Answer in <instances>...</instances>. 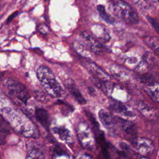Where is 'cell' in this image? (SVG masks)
Listing matches in <instances>:
<instances>
[{
  "label": "cell",
  "instance_id": "cell-28",
  "mask_svg": "<svg viewBox=\"0 0 159 159\" xmlns=\"http://www.w3.org/2000/svg\"><path fill=\"white\" fill-rule=\"evenodd\" d=\"M77 159H92V158L88 154H83L80 155Z\"/></svg>",
  "mask_w": 159,
  "mask_h": 159
},
{
  "label": "cell",
  "instance_id": "cell-23",
  "mask_svg": "<svg viewBox=\"0 0 159 159\" xmlns=\"http://www.w3.org/2000/svg\"><path fill=\"white\" fill-rule=\"evenodd\" d=\"M37 30L40 34L46 35L49 32V28L45 24H40L37 26Z\"/></svg>",
  "mask_w": 159,
  "mask_h": 159
},
{
  "label": "cell",
  "instance_id": "cell-2",
  "mask_svg": "<svg viewBox=\"0 0 159 159\" xmlns=\"http://www.w3.org/2000/svg\"><path fill=\"white\" fill-rule=\"evenodd\" d=\"M113 10L115 14L129 24H136L139 21L138 14L133 8L122 0H113Z\"/></svg>",
  "mask_w": 159,
  "mask_h": 159
},
{
  "label": "cell",
  "instance_id": "cell-13",
  "mask_svg": "<svg viewBox=\"0 0 159 159\" xmlns=\"http://www.w3.org/2000/svg\"><path fill=\"white\" fill-rule=\"evenodd\" d=\"M54 132L58 136L61 140L67 144H72L74 139L72 132L63 126L56 127L54 128Z\"/></svg>",
  "mask_w": 159,
  "mask_h": 159
},
{
  "label": "cell",
  "instance_id": "cell-1",
  "mask_svg": "<svg viewBox=\"0 0 159 159\" xmlns=\"http://www.w3.org/2000/svg\"><path fill=\"white\" fill-rule=\"evenodd\" d=\"M37 77L47 93L52 98L61 97L63 90L54 74L47 66L42 65L37 69Z\"/></svg>",
  "mask_w": 159,
  "mask_h": 159
},
{
  "label": "cell",
  "instance_id": "cell-29",
  "mask_svg": "<svg viewBox=\"0 0 159 159\" xmlns=\"http://www.w3.org/2000/svg\"><path fill=\"white\" fill-rule=\"evenodd\" d=\"M34 52H35L36 54H38L39 55H43V51H42L41 50L39 49H35L34 50Z\"/></svg>",
  "mask_w": 159,
  "mask_h": 159
},
{
  "label": "cell",
  "instance_id": "cell-12",
  "mask_svg": "<svg viewBox=\"0 0 159 159\" xmlns=\"http://www.w3.org/2000/svg\"><path fill=\"white\" fill-rule=\"evenodd\" d=\"M144 91L154 102L159 103V83L148 82L144 86Z\"/></svg>",
  "mask_w": 159,
  "mask_h": 159
},
{
  "label": "cell",
  "instance_id": "cell-25",
  "mask_svg": "<svg viewBox=\"0 0 159 159\" xmlns=\"http://www.w3.org/2000/svg\"><path fill=\"white\" fill-rule=\"evenodd\" d=\"M136 3H138L141 6H144L147 7V3H148L147 0H134Z\"/></svg>",
  "mask_w": 159,
  "mask_h": 159
},
{
  "label": "cell",
  "instance_id": "cell-17",
  "mask_svg": "<svg viewBox=\"0 0 159 159\" xmlns=\"http://www.w3.org/2000/svg\"><path fill=\"white\" fill-rule=\"evenodd\" d=\"M144 43L152 51L159 53V38L156 36H147L144 39Z\"/></svg>",
  "mask_w": 159,
  "mask_h": 159
},
{
  "label": "cell",
  "instance_id": "cell-31",
  "mask_svg": "<svg viewBox=\"0 0 159 159\" xmlns=\"http://www.w3.org/2000/svg\"><path fill=\"white\" fill-rule=\"evenodd\" d=\"M139 159H148V158H146V157H142V158H140Z\"/></svg>",
  "mask_w": 159,
  "mask_h": 159
},
{
  "label": "cell",
  "instance_id": "cell-5",
  "mask_svg": "<svg viewBox=\"0 0 159 159\" xmlns=\"http://www.w3.org/2000/svg\"><path fill=\"white\" fill-rule=\"evenodd\" d=\"M6 85L9 90L10 94L11 96L17 98L24 103H27L30 95L26 87L21 83L10 78L6 81Z\"/></svg>",
  "mask_w": 159,
  "mask_h": 159
},
{
  "label": "cell",
  "instance_id": "cell-22",
  "mask_svg": "<svg viewBox=\"0 0 159 159\" xmlns=\"http://www.w3.org/2000/svg\"><path fill=\"white\" fill-rule=\"evenodd\" d=\"M147 18L148 21L151 24L154 30L159 34V20L152 17H149V16H147Z\"/></svg>",
  "mask_w": 159,
  "mask_h": 159
},
{
  "label": "cell",
  "instance_id": "cell-19",
  "mask_svg": "<svg viewBox=\"0 0 159 159\" xmlns=\"http://www.w3.org/2000/svg\"><path fill=\"white\" fill-rule=\"evenodd\" d=\"M97 10L99 12V14L101 16L102 18L106 21V22L109 23V24H113L114 22V18H113L111 16L107 14L105 8L102 5H98L97 6Z\"/></svg>",
  "mask_w": 159,
  "mask_h": 159
},
{
  "label": "cell",
  "instance_id": "cell-26",
  "mask_svg": "<svg viewBox=\"0 0 159 159\" xmlns=\"http://www.w3.org/2000/svg\"><path fill=\"white\" fill-rule=\"evenodd\" d=\"M18 15V11H16V12L13 13L11 16H10L9 17H8L7 21H6L7 24H9L10 22H11V21H13V19L14 18H16V16H17Z\"/></svg>",
  "mask_w": 159,
  "mask_h": 159
},
{
  "label": "cell",
  "instance_id": "cell-7",
  "mask_svg": "<svg viewBox=\"0 0 159 159\" xmlns=\"http://www.w3.org/2000/svg\"><path fill=\"white\" fill-rule=\"evenodd\" d=\"M84 63L87 69L99 81H106L110 79V76L94 62L85 60Z\"/></svg>",
  "mask_w": 159,
  "mask_h": 159
},
{
  "label": "cell",
  "instance_id": "cell-21",
  "mask_svg": "<svg viewBox=\"0 0 159 159\" xmlns=\"http://www.w3.org/2000/svg\"><path fill=\"white\" fill-rule=\"evenodd\" d=\"M74 48L76 50V51L83 57H88L87 54V51L85 49V47H83L81 44H80L78 43H74Z\"/></svg>",
  "mask_w": 159,
  "mask_h": 159
},
{
  "label": "cell",
  "instance_id": "cell-3",
  "mask_svg": "<svg viewBox=\"0 0 159 159\" xmlns=\"http://www.w3.org/2000/svg\"><path fill=\"white\" fill-rule=\"evenodd\" d=\"M99 87L105 93L119 103L128 102L130 99V95L128 91L122 87L114 84L108 81H99Z\"/></svg>",
  "mask_w": 159,
  "mask_h": 159
},
{
  "label": "cell",
  "instance_id": "cell-18",
  "mask_svg": "<svg viewBox=\"0 0 159 159\" xmlns=\"http://www.w3.org/2000/svg\"><path fill=\"white\" fill-rule=\"evenodd\" d=\"M27 159H45V156L40 149L32 147L28 150Z\"/></svg>",
  "mask_w": 159,
  "mask_h": 159
},
{
  "label": "cell",
  "instance_id": "cell-14",
  "mask_svg": "<svg viewBox=\"0 0 159 159\" xmlns=\"http://www.w3.org/2000/svg\"><path fill=\"white\" fill-rule=\"evenodd\" d=\"M99 119L105 127H111L115 124L114 118L111 113L105 109H102L98 113Z\"/></svg>",
  "mask_w": 159,
  "mask_h": 159
},
{
  "label": "cell",
  "instance_id": "cell-27",
  "mask_svg": "<svg viewBox=\"0 0 159 159\" xmlns=\"http://www.w3.org/2000/svg\"><path fill=\"white\" fill-rule=\"evenodd\" d=\"M40 91H36V98L38 99V100H40V101H43V100H44L45 98H46V95L43 93L41 95H40Z\"/></svg>",
  "mask_w": 159,
  "mask_h": 159
},
{
  "label": "cell",
  "instance_id": "cell-16",
  "mask_svg": "<svg viewBox=\"0 0 159 159\" xmlns=\"http://www.w3.org/2000/svg\"><path fill=\"white\" fill-rule=\"evenodd\" d=\"M35 116L37 121L40 122L46 129L49 128V114L44 109L38 108L36 110Z\"/></svg>",
  "mask_w": 159,
  "mask_h": 159
},
{
  "label": "cell",
  "instance_id": "cell-8",
  "mask_svg": "<svg viewBox=\"0 0 159 159\" xmlns=\"http://www.w3.org/2000/svg\"><path fill=\"white\" fill-rule=\"evenodd\" d=\"M81 36L92 52L98 54H102L103 52L102 45L99 43L95 37L90 34L88 32H83L81 34Z\"/></svg>",
  "mask_w": 159,
  "mask_h": 159
},
{
  "label": "cell",
  "instance_id": "cell-20",
  "mask_svg": "<svg viewBox=\"0 0 159 159\" xmlns=\"http://www.w3.org/2000/svg\"><path fill=\"white\" fill-rule=\"evenodd\" d=\"M0 132L3 133L4 134H7L10 132L9 125H7L4 118L1 115H0Z\"/></svg>",
  "mask_w": 159,
  "mask_h": 159
},
{
  "label": "cell",
  "instance_id": "cell-6",
  "mask_svg": "<svg viewBox=\"0 0 159 159\" xmlns=\"http://www.w3.org/2000/svg\"><path fill=\"white\" fill-rule=\"evenodd\" d=\"M136 151L142 155L151 154L154 150V145L152 140L146 138H138L134 141Z\"/></svg>",
  "mask_w": 159,
  "mask_h": 159
},
{
  "label": "cell",
  "instance_id": "cell-30",
  "mask_svg": "<svg viewBox=\"0 0 159 159\" xmlns=\"http://www.w3.org/2000/svg\"><path fill=\"white\" fill-rule=\"evenodd\" d=\"M151 1H152L154 3H157V4H159V0H151Z\"/></svg>",
  "mask_w": 159,
  "mask_h": 159
},
{
  "label": "cell",
  "instance_id": "cell-4",
  "mask_svg": "<svg viewBox=\"0 0 159 159\" xmlns=\"http://www.w3.org/2000/svg\"><path fill=\"white\" fill-rule=\"evenodd\" d=\"M77 137L81 144L88 150L95 148V140L91 129L87 123L80 122L77 127Z\"/></svg>",
  "mask_w": 159,
  "mask_h": 159
},
{
  "label": "cell",
  "instance_id": "cell-15",
  "mask_svg": "<svg viewBox=\"0 0 159 159\" xmlns=\"http://www.w3.org/2000/svg\"><path fill=\"white\" fill-rule=\"evenodd\" d=\"M66 87H67V88L70 91V93L72 94L73 97L81 105H84L87 103L86 99L83 98V96L80 93V90L77 87V86L75 85L74 82L72 80H70L66 81Z\"/></svg>",
  "mask_w": 159,
  "mask_h": 159
},
{
  "label": "cell",
  "instance_id": "cell-9",
  "mask_svg": "<svg viewBox=\"0 0 159 159\" xmlns=\"http://www.w3.org/2000/svg\"><path fill=\"white\" fill-rule=\"evenodd\" d=\"M114 122L126 134L134 136L137 134V129L135 125L131 121L124 119L120 117H116L114 118Z\"/></svg>",
  "mask_w": 159,
  "mask_h": 159
},
{
  "label": "cell",
  "instance_id": "cell-11",
  "mask_svg": "<svg viewBox=\"0 0 159 159\" xmlns=\"http://www.w3.org/2000/svg\"><path fill=\"white\" fill-rule=\"evenodd\" d=\"M137 110L146 118L152 119L156 117L155 109L149 103L144 102H140L137 104Z\"/></svg>",
  "mask_w": 159,
  "mask_h": 159
},
{
  "label": "cell",
  "instance_id": "cell-24",
  "mask_svg": "<svg viewBox=\"0 0 159 159\" xmlns=\"http://www.w3.org/2000/svg\"><path fill=\"white\" fill-rule=\"evenodd\" d=\"M54 152L55 154L57 155H58V156H62V155H65V152H63V150L59 147H55L54 149Z\"/></svg>",
  "mask_w": 159,
  "mask_h": 159
},
{
  "label": "cell",
  "instance_id": "cell-10",
  "mask_svg": "<svg viewBox=\"0 0 159 159\" xmlns=\"http://www.w3.org/2000/svg\"><path fill=\"white\" fill-rule=\"evenodd\" d=\"M111 110L114 113L120 114L125 118H133L136 116V114L133 110L128 106L122 105L121 103H113L110 106Z\"/></svg>",
  "mask_w": 159,
  "mask_h": 159
}]
</instances>
